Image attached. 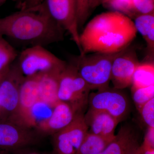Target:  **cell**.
<instances>
[{
  "instance_id": "32",
  "label": "cell",
  "mask_w": 154,
  "mask_h": 154,
  "mask_svg": "<svg viewBox=\"0 0 154 154\" xmlns=\"http://www.w3.org/2000/svg\"><path fill=\"white\" fill-rule=\"evenodd\" d=\"M140 150L141 154H154V148H141L140 147Z\"/></svg>"
},
{
  "instance_id": "1",
  "label": "cell",
  "mask_w": 154,
  "mask_h": 154,
  "mask_svg": "<svg viewBox=\"0 0 154 154\" xmlns=\"http://www.w3.org/2000/svg\"><path fill=\"white\" fill-rule=\"evenodd\" d=\"M137 32L134 22L124 14L111 11L99 14L80 34V54L120 52L129 47Z\"/></svg>"
},
{
  "instance_id": "2",
  "label": "cell",
  "mask_w": 154,
  "mask_h": 154,
  "mask_svg": "<svg viewBox=\"0 0 154 154\" xmlns=\"http://www.w3.org/2000/svg\"><path fill=\"white\" fill-rule=\"evenodd\" d=\"M64 30L52 19L45 3L0 19V34L34 45L62 41Z\"/></svg>"
},
{
  "instance_id": "13",
  "label": "cell",
  "mask_w": 154,
  "mask_h": 154,
  "mask_svg": "<svg viewBox=\"0 0 154 154\" xmlns=\"http://www.w3.org/2000/svg\"><path fill=\"white\" fill-rule=\"evenodd\" d=\"M89 132L104 137H115L116 128L119 122L110 114L102 110L89 108L84 115Z\"/></svg>"
},
{
  "instance_id": "29",
  "label": "cell",
  "mask_w": 154,
  "mask_h": 154,
  "mask_svg": "<svg viewBox=\"0 0 154 154\" xmlns=\"http://www.w3.org/2000/svg\"><path fill=\"white\" fill-rule=\"evenodd\" d=\"M44 0H25L21 5V10H24L34 8L41 5Z\"/></svg>"
},
{
  "instance_id": "23",
  "label": "cell",
  "mask_w": 154,
  "mask_h": 154,
  "mask_svg": "<svg viewBox=\"0 0 154 154\" xmlns=\"http://www.w3.org/2000/svg\"><path fill=\"white\" fill-rule=\"evenodd\" d=\"M134 19V24L137 30L144 38L150 30L154 27V13L138 15Z\"/></svg>"
},
{
  "instance_id": "24",
  "label": "cell",
  "mask_w": 154,
  "mask_h": 154,
  "mask_svg": "<svg viewBox=\"0 0 154 154\" xmlns=\"http://www.w3.org/2000/svg\"><path fill=\"white\" fill-rule=\"evenodd\" d=\"M77 17L79 28L82 27L87 21L91 11L92 0H75Z\"/></svg>"
},
{
  "instance_id": "30",
  "label": "cell",
  "mask_w": 154,
  "mask_h": 154,
  "mask_svg": "<svg viewBox=\"0 0 154 154\" xmlns=\"http://www.w3.org/2000/svg\"><path fill=\"white\" fill-rule=\"evenodd\" d=\"M125 154H141L136 139H135L131 143Z\"/></svg>"
},
{
  "instance_id": "17",
  "label": "cell",
  "mask_w": 154,
  "mask_h": 154,
  "mask_svg": "<svg viewBox=\"0 0 154 154\" xmlns=\"http://www.w3.org/2000/svg\"><path fill=\"white\" fill-rule=\"evenodd\" d=\"M53 107L45 102L38 100L33 105L22 122L25 126L34 130L50 117Z\"/></svg>"
},
{
  "instance_id": "27",
  "label": "cell",
  "mask_w": 154,
  "mask_h": 154,
  "mask_svg": "<svg viewBox=\"0 0 154 154\" xmlns=\"http://www.w3.org/2000/svg\"><path fill=\"white\" fill-rule=\"evenodd\" d=\"M141 148H154V128L148 127Z\"/></svg>"
},
{
  "instance_id": "18",
  "label": "cell",
  "mask_w": 154,
  "mask_h": 154,
  "mask_svg": "<svg viewBox=\"0 0 154 154\" xmlns=\"http://www.w3.org/2000/svg\"><path fill=\"white\" fill-rule=\"evenodd\" d=\"M115 137H104L88 131L75 154H99Z\"/></svg>"
},
{
  "instance_id": "8",
  "label": "cell",
  "mask_w": 154,
  "mask_h": 154,
  "mask_svg": "<svg viewBox=\"0 0 154 154\" xmlns=\"http://www.w3.org/2000/svg\"><path fill=\"white\" fill-rule=\"evenodd\" d=\"M84 115L77 114L68 126L52 135L53 144L57 154H76L88 132Z\"/></svg>"
},
{
  "instance_id": "11",
  "label": "cell",
  "mask_w": 154,
  "mask_h": 154,
  "mask_svg": "<svg viewBox=\"0 0 154 154\" xmlns=\"http://www.w3.org/2000/svg\"><path fill=\"white\" fill-rule=\"evenodd\" d=\"M128 47L122 51L112 63L110 81L118 90L131 85L133 76L140 63L135 51Z\"/></svg>"
},
{
  "instance_id": "31",
  "label": "cell",
  "mask_w": 154,
  "mask_h": 154,
  "mask_svg": "<svg viewBox=\"0 0 154 154\" xmlns=\"http://www.w3.org/2000/svg\"><path fill=\"white\" fill-rule=\"evenodd\" d=\"M109 1L110 0H92L91 5V10L95 8L100 5H103Z\"/></svg>"
},
{
  "instance_id": "3",
  "label": "cell",
  "mask_w": 154,
  "mask_h": 154,
  "mask_svg": "<svg viewBox=\"0 0 154 154\" xmlns=\"http://www.w3.org/2000/svg\"><path fill=\"white\" fill-rule=\"evenodd\" d=\"M121 51L80 54L72 58L71 63L75 67L91 90H102L109 87L112 63Z\"/></svg>"
},
{
  "instance_id": "12",
  "label": "cell",
  "mask_w": 154,
  "mask_h": 154,
  "mask_svg": "<svg viewBox=\"0 0 154 154\" xmlns=\"http://www.w3.org/2000/svg\"><path fill=\"white\" fill-rule=\"evenodd\" d=\"M76 115L68 104L58 101L54 106L50 117L39 125L35 131L41 137L52 135L68 126Z\"/></svg>"
},
{
  "instance_id": "15",
  "label": "cell",
  "mask_w": 154,
  "mask_h": 154,
  "mask_svg": "<svg viewBox=\"0 0 154 154\" xmlns=\"http://www.w3.org/2000/svg\"><path fill=\"white\" fill-rule=\"evenodd\" d=\"M61 72L39 74V100L54 107L58 99L59 80Z\"/></svg>"
},
{
  "instance_id": "16",
  "label": "cell",
  "mask_w": 154,
  "mask_h": 154,
  "mask_svg": "<svg viewBox=\"0 0 154 154\" xmlns=\"http://www.w3.org/2000/svg\"><path fill=\"white\" fill-rule=\"evenodd\" d=\"M136 138L132 128L128 126L121 127L115 137L102 152L98 154H125Z\"/></svg>"
},
{
  "instance_id": "4",
  "label": "cell",
  "mask_w": 154,
  "mask_h": 154,
  "mask_svg": "<svg viewBox=\"0 0 154 154\" xmlns=\"http://www.w3.org/2000/svg\"><path fill=\"white\" fill-rule=\"evenodd\" d=\"M91 88L72 63L67 64L59 80L58 99L68 104L76 114H84Z\"/></svg>"
},
{
  "instance_id": "36",
  "label": "cell",
  "mask_w": 154,
  "mask_h": 154,
  "mask_svg": "<svg viewBox=\"0 0 154 154\" xmlns=\"http://www.w3.org/2000/svg\"><path fill=\"white\" fill-rule=\"evenodd\" d=\"M6 0H0V5H2L3 3H4L5 2Z\"/></svg>"
},
{
  "instance_id": "7",
  "label": "cell",
  "mask_w": 154,
  "mask_h": 154,
  "mask_svg": "<svg viewBox=\"0 0 154 154\" xmlns=\"http://www.w3.org/2000/svg\"><path fill=\"white\" fill-rule=\"evenodd\" d=\"M40 135L35 130L17 121L0 119V149L15 154L38 143Z\"/></svg>"
},
{
  "instance_id": "14",
  "label": "cell",
  "mask_w": 154,
  "mask_h": 154,
  "mask_svg": "<svg viewBox=\"0 0 154 154\" xmlns=\"http://www.w3.org/2000/svg\"><path fill=\"white\" fill-rule=\"evenodd\" d=\"M39 75L25 77L19 90V109L17 122L22 124L31 107L39 100Z\"/></svg>"
},
{
  "instance_id": "34",
  "label": "cell",
  "mask_w": 154,
  "mask_h": 154,
  "mask_svg": "<svg viewBox=\"0 0 154 154\" xmlns=\"http://www.w3.org/2000/svg\"><path fill=\"white\" fill-rule=\"evenodd\" d=\"M14 1L17 2L18 4V6L20 8L22 4L25 2V0H14Z\"/></svg>"
},
{
  "instance_id": "37",
  "label": "cell",
  "mask_w": 154,
  "mask_h": 154,
  "mask_svg": "<svg viewBox=\"0 0 154 154\" xmlns=\"http://www.w3.org/2000/svg\"><path fill=\"white\" fill-rule=\"evenodd\" d=\"M6 72V71H5ZM0 73V80L2 79V77L3 74H4V73Z\"/></svg>"
},
{
  "instance_id": "22",
  "label": "cell",
  "mask_w": 154,
  "mask_h": 154,
  "mask_svg": "<svg viewBox=\"0 0 154 154\" xmlns=\"http://www.w3.org/2000/svg\"><path fill=\"white\" fill-rule=\"evenodd\" d=\"M131 89L133 99L138 110L154 98V85L146 88Z\"/></svg>"
},
{
  "instance_id": "33",
  "label": "cell",
  "mask_w": 154,
  "mask_h": 154,
  "mask_svg": "<svg viewBox=\"0 0 154 154\" xmlns=\"http://www.w3.org/2000/svg\"><path fill=\"white\" fill-rule=\"evenodd\" d=\"M25 150H26V149L20 151L19 152H17L14 154H40L36 152L25 151Z\"/></svg>"
},
{
  "instance_id": "5",
  "label": "cell",
  "mask_w": 154,
  "mask_h": 154,
  "mask_svg": "<svg viewBox=\"0 0 154 154\" xmlns=\"http://www.w3.org/2000/svg\"><path fill=\"white\" fill-rule=\"evenodd\" d=\"M17 64L25 77L61 72L67 65L41 45L32 46L23 51Z\"/></svg>"
},
{
  "instance_id": "9",
  "label": "cell",
  "mask_w": 154,
  "mask_h": 154,
  "mask_svg": "<svg viewBox=\"0 0 154 154\" xmlns=\"http://www.w3.org/2000/svg\"><path fill=\"white\" fill-rule=\"evenodd\" d=\"M89 108L105 111L120 122L125 118L129 110V104L124 94L118 89L109 87L90 94Z\"/></svg>"
},
{
  "instance_id": "10",
  "label": "cell",
  "mask_w": 154,
  "mask_h": 154,
  "mask_svg": "<svg viewBox=\"0 0 154 154\" xmlns=\"http://www.w3.org/2000/svg\"><path fill=\"white\" fill-rule=\"evenodd\" d=\"M45 3L51 17L70 34L80 50L75 0H45Z\"/></svg>"
},
{
  "instance_id": "28",
  "label": "cell",
  "mask_w": 154,
  "mask_h": 154,
  "mask_svg": "<svg viewBox=\"0 0 154 154\" xmlns=\"http://www.w3.org/2000/svg\"><path fill=\"white\" fill-rule=\"evenodd\" d=\"M147 44L148 51L151 57L154 55V27L152 28L144 38Z\"/></svg>"
},
{
  "instance_id": "21",
  "label": "cell",
  "mask_w": 154,
  "mask_h": 154,
  "mask_svg": "<svg viewBox=\"0 0 154 154\" xmlns=\"http://www.w3.org/2000/svg\"><path fill=\"white\" fill-rule=\"evenodd\" d=\"M102 5L111 11L121 13L131 19H134L137 16L134 10L131 0H110Z\"/></svg>"
},
{
  "instance_id": "19",
  "label": "cell",
  "mask_w": 154,
  "mask_h": 154,
  "mask_svg": "<svg viewBox=\"0 0 154 154\" xmlns=\"http://www.w3.org/2000/svg\"><path fill=\"white\" fill-rule=\"evenodd\" d=\"M131 85V89L146 88L154 85V63H139L133 76Z\"/></svg>"
},
{
  "instance_id": "6",
  "label": "cell",
  "mask_w": 154,
  "mask_h": 154,
  "mask_svg": "<svg viewBox=\"0 0 154 154\" xmlns=\"http://www.w3.org/2000/svg\"><path fill=\"white\" fill-rule=\"evenodd\" d=\"M25 78L17 64L3 74L0 80V119L17 122L19 90Z\"/></svg>"
},
{
  "instance_id": "26",
  "label": "cell",
  "mask_w": 154,
  "mask_h": 154,
  "mask_svg": "<svg viewBox=\"0 0 154 154\" xmlns=\"http://www.w3.org/2000/svg\"><path fill=\"white\" fill-rule=\"evenodd\" d=\"M137 16L154 13V0H131Z\"/></svg>"
},
{
  "instance_id": "25",
  "label": "cell",
  "mask_w": 154,
  "mask_h": 154,
  "mask_svg": "<svg viewBox=\"0 0 154 154\" xmlns=\"http://www.w3.org/2000/svg\"><path fill=\"white\" fill-rule=\"evenodd\" d=\"M138 111L148 127L154 128V98L143 105Z\"/></svg>"
},
{
  "instance_id": "35",
  "label": "cell",
  "mask_w": 154,
  "mask_h": 154,
  "mask_svg": "<svg viewBox=\"0 0 154 154\" xmlns=\"http://www.w3.org/2000/svg\"><path fill=\"white\" fill-rule=\"evenodd\" d=\"M0 154H11L8 152L4 151L0 149Z\"/></svg>"
},
{
  "instance_id": "20",
  "label": "cell",
  "mask_w": 154,
  "mask_h": 154,
  "mask_svg": "<svg viewBox=\"0 0 154 154\" xmlns=\"http://www.w3.org/2000/svg\"><path fill=\"white\" fill-rule=\"evenodd\" d=\"M0 34V73L6 71L18 57L17 51Z\"/></svg>"
}]
</instances>
